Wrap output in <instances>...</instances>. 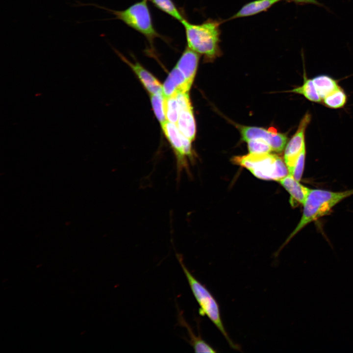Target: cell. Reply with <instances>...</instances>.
<instances>
[{"mask_svg":"<svg viewBox=\"0 0 353 353\" xmlns=\"http://www.w3.org/2000/svg\"><path fill=\"white\" fill-rule=\"evenodd\" d=\"M221 20L208 19L200 24L185 19L181 23L185 33L187 47L211 62L221 54L220 47Z\"/></svg>","mask_w":353,"mask_h":353,"instance_id":"obj_1","label":"cell"},{"mask_svg":"<svg viewBox=\"0 0 353 353\" xmlns=\"http://www.w3.org/2000/svg\"><path fill=\"white\" fill-rule=\"evenodd\" d=\"M352 195H353V189L342 192L311 189L303 204V209L300 222L280 247L277 253L305 226L329 214L335 205Z\"/></svg>","mask_w":353,"mask_h":353,"instance_id":"obj_2","label":"cell"},{"mask_svg":"<svg viewBox=\"0 0 353 353\" xmlns=\"http://www.w3.org/2000/svg\"><path fill=\"white\" fill-rule=\"evenodd\" d=\"M177 258L192 292L199 305L200 315L207 316L222 334L229 346L234 350L240 351L239 346L235 344L231 339L225 328L222 320L220 306L217 300L208 289L188 269L183 262L181 256L177 254Z\"/></svg>","mask_w":353,"mask_h":353,"instance_id":"obj_3","label":"cell"},{"mask_svg":"<svg viewBox=\"0 0 353 353\" xmlns=\"http://www.w3.org/2000/svg\"><path fill=\"white\" fill-rule=\"evenodd\" d=\"M231 161L249 170L255 177L263 180L279 181L289 174L284 159L275 154L249 153L235 156Z\"/></svg>","mask_w":353,"mask_h":353,"instance_id":"obj_4","label":"cell"},{"mask_svg":"<svg viewBox=\"0 0 353 353\" xmlns=\"http://www.w3.org/2000/svg\"><path fill=\"white\" fill-rule=\"evenodd\" d=\"M91 5L110 11L115 16V19L122 21L129 27L142 34L151 46L156 38L161 37L153 25L147 0L136 2L123 10H110L96 4Z\"/></svg>","mask_w":353,"mask_h":353,"instance_id":"obj_5","label":"cell"},{"mask_svg":"<svg viewBox=\"0 0 353 353\" xmlns=\"http://www.w3.org/2000/svg\"><path fill=\"white\" fill-rule=\"evenodd\" d=\"M161 127L175 155L178 178L183 170L189 172V162L193 160L192 142L180 132L176 124L166 121Z\"/></svg>","mask_w":353,"mask_h":353,"instance_id":"obj_6","label":"cell"},{"mask_svg":"<svg viewBox=\"0 0 353 353\" xmlns=\"http://www.w3.org/2000/svg\"><path fill=\"white\" fill-rule=\"evenodd\" d=\"M239 129L242 140L247 142L255 139H262L271 146L272 151L280 152L287 143L286 134L277 132L274 128L268 129L256 126H248L236 125Z\"/></svg>","mask_w":353,"mask_h":353,"instance_id":"obj_7","label":"cell"},{"mask_svg":"<svg viewBox=\"0 0 353 353\" xmlns=\"http://www.w3.org/2000/svg\"><path fill=\"white\" fill-rule=\"evenodd\" d=\"M311 120V114L308 112L306 113L301 119L297 131L285 148L284 160L290 175H292L296 161L303 148L306 147L305 134Z\"/></svg>","mask_w":353,"mask_h":353,"instance_id":"obj_8","label":"cell"},{"mask_svg":"<svg viewBox=\"0 0 353 353\" xmlns=\"http://www.w3.org/2000/svg\"><path fill=\"white\" fill-rule=\"evenodd\" d=\"M115 51L120 58L127 64L137 75L143 86L150 95H163V85L151 74L139 62H135L133 63L129 61L118 50H115Z\"/></svg>","mask_w":353,"mask_h":353,"instance_id":"obj_9","label":"cell"},{"mask_svg":"<svg viewBox=\"0 0 353 353\" xmlns=\"http://www.w3.org/2000/svg\"><path fill=\"white\" fill-rule=\"evenodd\" d=\"M199 59V54L186 47L176 65L191 86L196 74Z\"/></svg>","mask_w":353,"mask_h":353,"instance_id":"obj_10","label":"cell"},{"mask_svg":"<svg viewBox=\"0 0 353 353\" xmlns=\"http://www.w3.org/2000/svg\"><path fill=\"white\" fill-rule=\"evenodd\" d=\"M179 115L176 126L180 132L192 142L196 135V123L191 103L179 105Z\"/></svg>","mask_w":353,"mask_h":353,"instance_id":"obj_11","label":"cell"},{"mask_svg":"<svg viewBox=\"0 0 353 353\" xmlns=\"http://www.w3.org/2000/svg\"><path fill=\"white\" fill-rule=\"evenodd\" d=\"M191 87L183 75L175 66L163 85V96L167 98L180 92H189Z\"/></svg>","mask_w":353,"mask_h":353,"instance_id":"obj_12","label":"cell"},{"mask_svg":"<svg viewBox=\"0 0 353 353\" xmlns=\"http://www.w3.org/2000/svg\"><path fill=\"white\" fill-rule=\"evenodd\" d=\"M279 183L289 193L290 203L295 206L297 203L303 204L311 189L301 184L290 174L278 181Z\"/></svg>","mask_w":353,"mask_h":353,"instance_id":"obj_13","label":"cell"},{"mask_svg":"<svg viewBox=\"0 0 353 353\" xmlns=\"http://www.w3.org/2000/svg\"><path fill=\"white\" fill-rule=\"evenodd\" d=\"M283 0H255L244 4L229 19L244 18L267 11L277 3Z\"/></svg>","mask_w":353,"mask_h":353,"instance_id":"obj_14","label":"cell"},{"mask_svg":"<svg viewBox=\"0 0 353 353\" xmlns=\"http://www.w3.org/2000/svg\"><path fill=\"white\" fill-rule=\"evenodd\" d=\"M287 92L303 95L311 102L318 103L322 101L312 78L307 77L305 70H304L303 84Z\"/></svg>","mask_w":353,"mask_h":353,"instance_id":"obj_15","label":"cell"},{"mask_svg":"<svg viewBox=\"0 0 353 353\" xmlns=\"http://www.w3.org/2000/svg\"><path fill=\"white\" fill-rule=\"evenodd\" d=\"M312 79L322 100L340 87L337 80L328 75H318Z\"/></svg>","mask_w":353,"mask_h":353,"instance_id":"obj_16","label":"cell"},{"mask_svg":"<svg viewBox=\"0 0 353 353\" xmlns=\"http://www.w3.org/2000/svg\"><path fill=\"white\" fill-rule=\"evenodd\" d=\"M179 322L184 326L188 331L190 338V344L196 353H216L217 351L209 344L206 342L201 336H197L192 330L190 326L182 317H179Z\"/></svg>","mask_w":353,"mask_h":353,"instance_id":"obj_17","label":"cell"},{"mask_svg":"<svg viewBox=\"0 0 353 353\" xmlns=\"http://www.w3.org/2000/svg\"><path fill=\"white\" fill-rule=\"evenodd\" d=\"M322 101L328 108L339 109L343 107L346 104L347 96L344 90L340 86L325 97Z\"/></svg>","mask_w":353,"mask_h":353,"instance_id":"obj_18","label":"cell"},{"mask_svg":"<svg viewBox=\"0 0 353 353\" xmlns=\"http://www.w3.org/2000/svg\"><path fill=\"white\" fill-rule=\"evenodd\" d=\"M151 1L156 8L180 23L186 19L172 0H151Z\"/></svg>","mask_w":353,"mask_h":353,"instance_id":"obj_19","label":"cell"},{"mask_svg":"<svg viewBox=\"0 0 353 353\" xmlns=\"http://www.w3.org/2000/svg\"><path fill=\"white\" fill-rule=\"evenodd\" d=\"M176 95L164 97V110L166 120L175 124H176L179 115Z\"/></svg>","mask_w":353,"mask_h":353,"instance_id":"obj_20","label":"cell"},{"mask_svg":"<svg viewBox=\"0 0 353 353\" xmlns=\"http://www.w3.org/2000/svg\"><path fill=\"white\" fill-rule=\"evenodd\" d=\"M150 98L154 113L161 126L167 121L164 110V97L162 94H151Z\"/></svg>","mask_w":353,"mask_h":353,"instance_id":"obj_21","label":"cell"},{"mask_svg":"<svg viewBox=\"0 0 353 353\" xmlns=\"http://www.w3.org/2000/svg\"><path fill=\"white\" fill-rule=\"evenodd\" d=\"M250 153H270L272 149L270 145L262 139H255L247 142Z\"/></svg>","mask_w":353,"mask_h":353,"instance_id":"obj_22","label":"cell"},{"mask_svg":"<svg viewBox=\"0 0 353 353\" xmlns=\"http://www.w3.org/2000/svg\"><path fill=\"white\" fill-rule=\"evenodd\" d=\"M306 155V147L303 148L295 164L292 175L300 181L303 176Z\"/></svg>","mask_w":353,"mask_h":353,"instance_id":"obj_23","label":"cell"},{"mask_svg":"<svg viewBox=\"0 0 353 353\" xmlns=\"http://www.w3.org/2000/svg\"><path fill=\"white\" fill-rule=\"evenodd\" d=\"M288 2H293L297 4H312L318 6H322V4L317 0H285Z\"/></svg>","mask_w":353,"mask_h":353,"instance_id":"obj_24","label":"cell"},{"mask_svg":"<svg viewBox=\"0 0 353 353\" xmlns=\"http://www.w3.org/2000/svg\"></svg>","mask_w":353,"mask_h":353,"instance_id":"obj_25","label":"cell"}]
</instances>
